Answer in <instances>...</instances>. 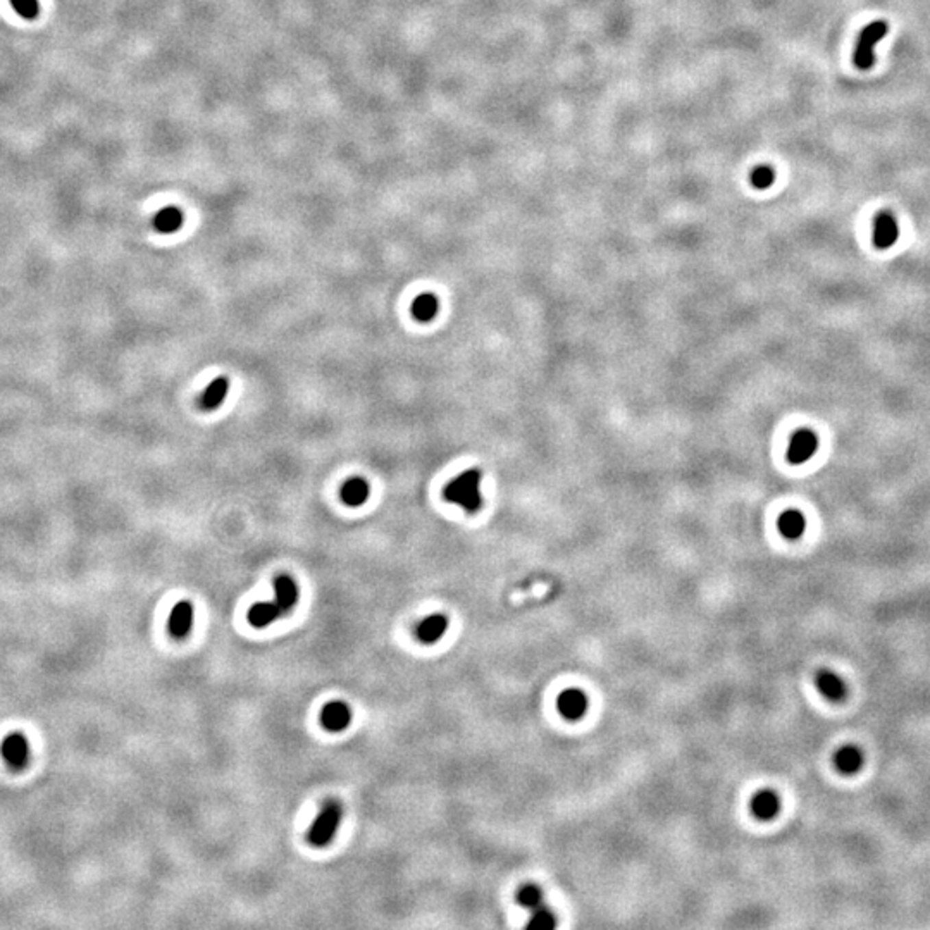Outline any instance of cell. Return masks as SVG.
I'll return each mask as SVG.
<instances>
[{
	"mask_svg": "<svg viewBox=\"0 0 930 930\" xmlns=\"http://www.w3.org/2000/svg\"><path fill=\"white\" fill-rule=\"evenodd\" d=\"M274 589H276V598L274 602H262L255 603L247 613V619L250 626L262 629L269 626L281 615L290 612L298 602V586L290 576H280L274 580Z\"/></svg>",
	"mask_w": 930,
	"mask_h": 930,
	"instance_id": "cell-1",
	"label": "cell"
},
{
	"mask_svg": "<svg viewBox=\"0 0 930 930\" xmlns=\"http://www.w3.org/2000/svg\"><path fill=\"white\" fill-rule=\"evenodd\" d=\"M481 479L482 474L478 469L462 472L445 488V498L460 505L465 512H478L482 503Z\"/></svg>",
	"mask_w": 930,
	"mask_h": 930,
	"instance_id": "cell-2",
	"label": "cell"
},
{
	"mask_svg": "<svg viewBox=\"0 0 930 930\" xmlns=\"http://www.w3.org/2000/svg\"><path fill=\"white\" fill-rule=\"evenodd\" d=\"M341 817H343V808L338 801H326L324 807H322L321 813L317 815V818L312 824L310 831H308L307 839L312 846L315 848H322V846H328L329 842L333 841L334 834H336V829L340 827L341 824Z\"/></svg>",
	"mask_w": 930,
	"mask_h": 930,
	"instance_id": "cell-3",
	"label": "cell"
},
{
	"mask_svg": "<svg viewBox=\"0 0 930 930\" xmlns=\"http://www.w3.org/2000/svg\"><path fill=\"white\" fill-rule=\"evenodd\" d=\"M885 33H888V25L884 21H875L861 29L855 49L856 68L870 69L874 66V47L884 38Z\"/></svg>",
	"mask_w": 930,
	"mask_h": 930,
	"instance_id": "cell-4",
	"label": "cell"
},
{
	"mask_svg": "<svg viewBox=\"0 0 930 930\" xmlns=\"http://www.w3.org/2000/svg\"><path fill=\"white\" fill-rule=\"evenodd\" d=\"M0 753L8 767H11L12 770H21L28 765L29 757H32L28 737L23 733L8 734L0 744Z\"/></svg>",
	"mask_w": 930,
	"mask_h": 930,
	"instance_id": "cell-5",
	"label": "cell"
},
{
	"mask_svg": "<svg viewBox=\"0 0 930 930\" xmlns=\"http://www.w3.org/2000/svg\"><path fill=\"white\" fill-rule=\"evenodd\" d=\"M587 707H589L587 694L579 687L563 689L556 698V710L567 720H580L587 713Z\"/></svg>",
	"mask_w": 930,
	"mask_h": 930,
	"instance_id": "cell-6",
	"label": "cell"
},
{
	"mask_svg": "<svg viewBox=\"0 0 930 930\" xmlns=\"http://www.w3.org/2000/svg\"><path fill=\"white\" fill-rule=\"evenodd\" d=\"M818 448V439L811 429H798L791 436V443L787 448V460L794 465L805 463L815 455Z\"/></svg>",
	"mask_w": 930,
	"mask_h": 930,
	"instance_id": "cell-7",
	"label": "cell"
},
{
	"mask_svg": "<svg viewBox=\"0 0 930 930\" xmlns=\"http://www.w3.org/2000/svg\"><path fill=\"white\" fill-rule=\"evenodd\" d=\"M352 710L343 701H331L321 710V724L329 733H340L350 725Z\"/></svg>",
	"mask_w": 930,
	"mask_h": 930,
	"instance_id": "cell-8",
	"label": "cell"
},
{
	"mask_svg": "<svg viewBox=\"0 0 930 930\" xmlns=\"http://www.w3.org/2000/svg\"><path fill=\"white\" fill-rule=\"evenodd\" d=\"M191 626H193V607H191V603L186 602V600L176 603L174 609L171 610L169 624H167L171 636L176 637V639H183V637L190 634Z\"/></svg>",
	"mask_w": 930,
	"mask_h": 930,
	"instance_id": "cell-9",
	"label": "cell"
},
{
	"mask_svg": "<svg viewBox=\"0 0 930 930\" xmlns=\"http://www.w3.org/2000/svg\"><path fill=\"white\" fill-rule=\"evenodd\" d=\"M898 223L891 212H881L874 221V245L881 250L892 247L898 240Z\"/></svg>",
	"mask_w": 930,
	"mask_h": 930,
	"instance_id": "cell-10",
	"label": "cell"
},
{
	"mask_svg": "<svg viewBox=\"0 0 930 930\" xmlns=\"http://www.w3.org/2000/svg\"><path fill=\"white\" fill-rule=\"evenodd\" d=\"M448 629V619L443 613H432L426 617L415 629V636L421 643L435 644L443 637V634Z\"/></svg>",
	"mask_w": 930,
	"mask_h": 930,
	"instance_id": "cell-11",
	"label": "cell"
},
{
	"mask_svg": "<svg viewBox=\"0 0 930 930\" xmlns=\"http://www.w3.org/2000/svg\"><path fill=\"white\" fill-rule=\"evenodd\" d=\"M751 811L760 820H772L781 811V800L772 789L758 791L751 800Z\"/></svg>",
	"mask_w": 930,
	"mask_h": 930,
	"instance_id": "cell-12",
	"label": "cell"
},
{
	"mask_svg": "<svg viewBox=\"0 0 930 930\" xmlns=\"http://www.w3.org/2000/svg\"><path fill=\"white\" fill-rule=\"evenodd\" d=\"M834 765L841 774L844 775L856 774L863 765V753L859 751V748L853 746V744H846V746L839 748V750L835 751Z\"/></svg>",
	"mask_w": 930,
	"mask_h": 930,
	"instance_id": "cell-13",
	"label": "cell"
},
{
	"mask_svg": "<svg viewBox=\"0 0 930 930\" xmlns=\"http://www.w3.org/2000/svg\"><path fill=\"white\" fill-rule=\"evenodd\" d=\"M817 689L831 701H841L846 694V686L837 674L831 670H820L815 677Z\"/></svg>",
	"mask_w": 930,
	"mask_h": 930,
	"instance_id": "cell-14",
	"label": "cell"
},
{
	"mask_svg": "<svg viewBox=\"0 0 930 930\" xmlns=\"http://www.w3.org/2000/svg\"><path fill=\"white\" fill-rule=\"evenodd\" d=\"M228 389H230V379L224 378V376L216 378L204 391L202 398H200V407L204 411H216L226 398Z\"/></svg>",
	"mask_w": 930,
	"mask_h": 930,
	"instance_id": "cell-15",
	"label": "cell"
},
{
	"mask_svg": "<svg viewBox=\"0 0 930 930\" xmlns=\"http://www.w3.org/2000/svg\"><path fill=\"white\" fill-rule=\"evenodd\" d=\"M779 530H781V535L787 539H798L803 536L805 527H807V520H805V515L798 510H785L781 517H779Z\"/></svg>",
	"mask_w": 930,
	"mask_h": 930,
	"instance_id": "cell-16",
	"label": "cell"
},
{
	"mask_svg": "<svg viewBox=\"0 0 930 930\" xmlns=\"http://www.w3.org/2000/svg\"><path fill=\"white\" fill-rule=\"evenodd\" d=\"M369 498V485L360 478L347 481L341 488V500L350 506H360Z\"/></svg>",
	"mask_w": 930,
	"mask_h": 930,
	"instance_id": "cell-17",
	"label": "cell"
},
{
	"mask_svg": "<svg viewBox=\"0 0 930 930\" xmlns=\"http://www.w3.org/2000/svg\"><path fill=\"white\" fill-rule=\"evenodd\" d=\"M183 224V214H181L180 209L176 207H166V209L159 210L154 219V226L159 233L169 234L178 231Z\"/></svg>",
	"mask_w": 930,
	"mask_h": 930,
	"instance_id": "cell-18",
	"label": "cell"
},
{
	"mask_svg": "<svg viewBox=\"0 0 930 930\" xmlns=\"http://www.w3.org/2000/svg\"><path fill=\"white\" fill-rule=\"evenodd\" d=\"M438 298L431 293H424L419 295L417 298L412 304V314H414L415 319L422 322H429L436 317L438 314Z\"/></svg>",
	"mask_w": 930,
	"mask_h": 930,
	"instance_id": "cell-19",
	"label": "cell"
},
{
	"mask_svg": "<svg viewBox=\"0 0 930 930\" xmlns=\"http://www.w3.org/2000/svg\"><path fill=\"white\" fill-rule=\"evenodd\" d=\"M515 899L520 906L530 909V911L539 908V906H543V892L541 889H539V885L536 884L520 885L519 891H517Z\"/></svg>",
	"mask_w": 930,
	"mask_h": 930,
	"instance_id": "cell-20",
	"label": "cell"
},
{
	"mask_svg": "<svg viewBox=\"0 0 930 930\" xmlns=\"http://www.w3.org/2000/svg\"><path fill=\"white\" fill-rule=\"evenodd\" d=\"M526 927L530 930H552L556 927V916L553 915L552 909L539 906V908L530 911L529 922H527Z\"/></svg>",
	"mask_w": 930,
	"mask_h": 930,
	"instance_id": "cell-21",
	"label": "cell"
},
{
	"mask_svg": "<svg viewBox=\"0 0 930 930\" xmlns=\"http://www.w3.org/2000/svg\"><path fill=\"white\" fill-rule=\"evenodd\" d=\"M750 180H751V183H753L755 188H758V190H765V188H768L772 183H774V180H775L774 169H772V167H768V166L755 167L753 173H751V176H750Z\"/></svg>",
	"mask_w": 930,
	"mask_h": 930,
	"instance_id": "cell-22",
	"label": "cell"
},
{
	"mask_svg": "<svg viewBox=\"0 0 930 930\" xmlns=\"http://www.w3.org/2000/svg\"><path fill=\"white\" fill-rule=\"evenodd\" d=\"M12 8L25 19H35L40 14L38 0H11Z\"/></svg>",
	"mask_w": 930,
	"mask_h": 930,
	"instance_id": "cell-23",
	"label": "cell"
}]
</instances>
